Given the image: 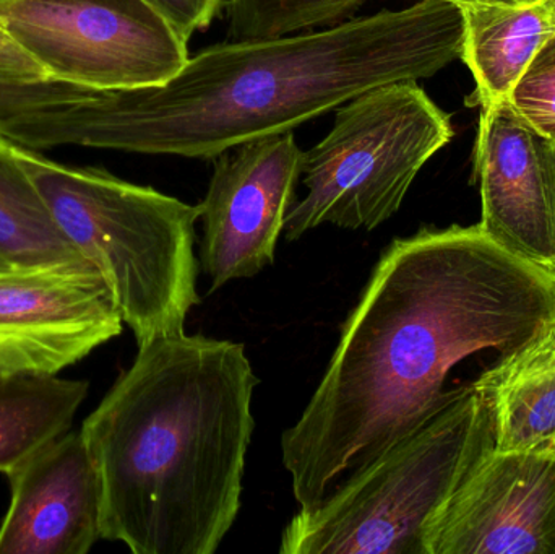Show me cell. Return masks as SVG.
<instances>
[{
    "label": "cell",
    "instance_id": "1",
    "mask_svg": "<svg viewBox=\"0 0 555 554\" xmlns=\"http://www.w3.org/2000/svg\"><path fill=\"white\" fill-rule=\"evenodd\" d=\"M555 324V276L479 224L424 228L378 259L296 425L281 436L300 511L440 409L456 364L514 353Z\"/></svg>",
    "mask_w": 555,
    "mask_h": 554
},
{
    "label": "cell",
    "instance_id": "2",
    "mask_svg": "<svg viewBox=\"0 0 555 554\" xmlns=\"http://www.w3.org/2000/svg\"><path fill=\"white\" fill-rule=\"evenodd\" d=\"M259 384L236 342L184 332L140 345L80 429L101 539L133 554L217 553L240 516Z\"/></svg>",
    "mask_w": 555,
    "mask_h": 554
},
{
    "label": "cell",
    "instance_id": "3",
    "mask_svg": "<svg viewBox=\"0 0 555 554\" xmlns=\"http://www.w3.org/2000/svg\"><path fill=\"white\" fill-rule=\"evenodd\" d=\"M463 38L462 7L421 0L310 31L218 42L166 83L116 91L114 150L214 162L372 88L433 77L462 59Z\"/></svg>",
    "mask_w": 555,
    "mask_h": 554
},
{
    "label": "cell",
    "instance_id": "4",
    "mask_svg": "<svg viewBox=\"0 0 555 554\" xmlns=\"http://www.w3.org/2000/svg\"><path fill=\"white\" fill-rule=\"evenodd\" d=\"M68 243L103 276L137 344L184 334L197 293L202 207L100 168H74L16 146Z\"/></svg>",
    "mask_w": 555,
    "mask_h": 554
},
{
    "label": "cell",
    "instance_id": "5",
    "mask_svg": "<svg viewBox=\"0 0 555 554\" xmlns=\"http://www.w3.org/2000/svg\"><path fill=\"white\" fill-rule=\"evenodd\" d=\"M494 449L491 410L473 384L346 475L281 533L283 554H426L427 529L456 485Z\"/></svg>",
    "mask_w": 555,
    "mask_h": 554
},
{
    "label": "cell",
    "instance_id": "6",
    "mask_svg": "<svg viewBox=\"0 0 555 554\" xmlns=\"http://www.w3.org/2000/svg\"><path fill=\"white\" fill-rule=\"evenodd\" d=\"M449 114L417 80L391 81L336 107L332 130L304 152L306 197L284 223L287 241L333 224L372 231L403 204L427 162L452 140Z\"/></svg>",
    "mask_w": 555,
    "mask_h": 554
},
{
    "label": "cell",
    "instance_id": "7",
    "mask_svg": "<svg viewBox=\"0 0 555 554\" xmlns=\"http://www.w3.org/2000/svg\"><path fill=\"white\" fill-rule=\"evenodd\" d=\"M0 26L51 80L90 90L156 87L189 59V39L146 0H12Z\"/></svg>",
    "mask_w": 555,
    "mask_h": 554
},
{
    "label": "cell",
    "instance_id": "8",
    "mask_svg": "<svg viewBox=\"0 0 555 554\" xmlns=\"http://www.w3.org/2000/svg\"><path fill=\"white\" fill-rule=\"evenodd\" d=\"M302 163L293 132L243 143L214 159L201 204V266L210 293L233 280L253 279L275 262Z\"/></svg>",
    "mask_w": 555,
    "mask_h": 554
},
{
    "label": "cell",
    "instance_id": "9",
    "mask_svg": "<svg viewBox=\"0 0 555 554\" xmlns=\"http://www.w3.org/2000/svg\"><path fill=\"white\" fill-rule=\"evenodd\" d=\"M93 266L0 272V370L59 374L122 334Z\"/></svg>",
    "mask_w": 555,
    "mask_h": 554
},
{
    "label": "cell",
    "instance_id": "10",
    "mask_svg": "<svg viewBox=\"0 0 555 554\" xmlns=\"http://www.w3.org/2000/svg\"><path fill=\"white\" fill-rule=\"evenodd\" d=\"M426 554H555V451L488 452L434 517Z\"/></svg>",
    "mask_w": 555,
    "mask_h": 554
},
{
    "label": "cell",
    "instance_id": "11",
    "mask_svg": "<svg viewBox=\"0 0 555 554\" xmlns=\"http://www.w3.org/2000/svg\"><path fill=\"white\" fill-rule=\"evenodd\" d=\"M475 162L481 230L555 276V143L499 101L481 106Z\"/></svg>",
    "mask_w": 555,
    "mask_h": 554
},
{
    "label": "cell",
    "instance_id": "12",
    "mask_svg": "<svg viewBox=\"0 0 555 554\" xmlns=\"http://www.w3.org/2000/svg\"><path fill=\"white\" fill-rule=\"evenodd\" d=\"M0 554H87L101 540V491L81 433L61 436L10 472Z\"/></svg>",
    "mask_w": 555,
    "mask_h": 554
},
{
    "label": "cell",
    "instance_id": "13",
    "mask_svg": "<svg viewBox=\"0 0 555 554\" xmlns=\"http://www.w3.org/2000/svg\"><path fill=\"white\" fill-rule=\"evenodd\" d=\"M473 386L491 410L495 451H555V324L499 357Z\"/></svg>",
    "mask_w": 555,
    "mask_h": 554
},
{
    "label": "cell",
    "instance_id": "14",
    "mask_svg": "<svg viewBox=\"0 0 555 554\" xmlns=\"http://www.w3.org/2000/svg\"><path fill=\"white\" fill-rule=\"evenodd\" d=\"M462 61L481 106L507 101L528 65L555 33L547 0L527 5H466Z\"/></svg>",
    "mask_w": 555,
    "mask_h": 554
},
{
    "label": "cell",
    "instance_id": "15",
    "mask_svg": "<svg viewBox=\"0 0 555 554\" xmlns=\"http://www.w3.org/2000/svg\"><path fill=\"white\" fill-rule=\"evenodd\" d=\"M106 91L64 81L0 83V139L33 150L103 149Z\"/></svg>",
    "mask_w": 555,
    "mask_h": 554
},
{
    "label": "cell",
    "instance_id": "16",
    "mask_svg": "<svg viewBox=\"0 0 555 554\" xmlns=\"http://www.w3.org/2000/svg\"><path fill=\"white\" fill-rule=\"evenodd\" d=\"M88 390L87 381L0 370V474L67 435Z\"/></svg>",
    "mask_w": 555,
    "mask_h": 554
},
{
    "label": "cell",
    "instance_id": "17",
    "mask_svg": "<svg viewBox=\"0 0 555 554\" xmlns=\"http://www.w3.org/2000/svg\"><path fill=\"white\" fill-rule=\"evenodd\" d=\"M0 257L16 269L91 266L61 233L16 155L0 139Z\"/></svg>",
    "mask_w": 555,
    "mask_h": 554
},
{
    "label": "cell",
    "instance_id": "18",
    "mask_svg": "<svg viewBox=\"0 0 555 554\" xmlns=\"http://www.w3.org/2000/svg\"><path fill=\"white\" fill-rule=\"evenodd\" d=\"M367 0H224L230 39H267L343 22Z\"/></svg>",
    "mask_w": 555,
    "mask_h": 554
},
{
    "label": "cell",
    "instance_id": "19",
    "mask_svg": "<svg viewBox=\"0 0 555 554\" xmlns=\"http://www.w3.org/2000/svg\"><path fill=\"white\" fill-rule=\"evenodd\" d=\"M507 101L525 123L555 143V33L534 55Z\"/></svg>",
    "mask_w": 555,
    "mask_h": 554
},
{
    "label": "cell",
    "instance_id": "20",
    "mask_svg": "<svg viewBox=\"0 0 555 554\" xmlns=\"http://www.w3.org/2000/svg\"><path fill=\"white\" fill-rule=\"evenodd\" d=\"M162 12L185 39L204 31L223 9L224 0H146Z\"/></svg>",
    "mask_w": 555,
    "mask_h": 554
},
{
    "label": "cell",
    "instance_id": "21",
    "mask_svg": "<svg viewBox=\"0 0 555 554\" xmlns=\"http://www.w3.org/2000/svg\"><path fill=\"white\" fill-rule=\"evenodd\" d=\"M49 80L46 72L0 26V83Z\"/></svg>",
    "mask_w": 555,
    "mask_h": 554
},
{
    "label": "cell",
    "instance_id": "22",
    "mask_svg": "<svg viewBox=\"0 0 555 554\" xmlns=\"http://www.w3.org/2000/svg\"><path fill=\"white\" fill-rule=\"evenodd\" d=\"M460 7L466 5H527V3L540 2V0H447Z\"/></svg>",
    "mask_w": 555,
    "mask_h": 554
},
{
    "label": "cell",
    "instance_id": "23",
    "mask_svg": "<svg viewBox=\"0 0 555 554\" xmlns=\"http://www.w3.org/2000/svg\"><path fill=\"white\" fill-rule=\"evenodd\" d=\"M9 269H15V267L10 266V263L7 262L5 259H2V257H0V272H3V270H9Z\"/></svg>",
    "mask_w": 555,
    "mask_h": 554
},
{
    "label": "cell",
    "instance_id": "24",
    "mask_svg": "<svg viewBox=\"0 0 555 554\" xmlns=\"http://www.w3.org/2000/svg\"><path fill=\"white\" fill-rule=\"evenodd\" d=\"M547 3H550L551 10H553V15L555 20V0H547Z\"/></svg>",
    "mask_w": 555,
    "mask_h": 554
},
{
    "label": "cell",
    "instance_id": "25",
    "mask_svg": "<svg viewBox=\"0 0 555 554\" xmlns=\"http://www.w3.org/2000/svg\"><path fill=\"white\" fill-rule=\"evenodd\" d=\"M12 2V0H0V5H3V3Z\"/></svg>",
    "mask_w": 555,
    "mask_h": 554
}]
</instances>
